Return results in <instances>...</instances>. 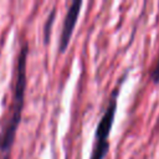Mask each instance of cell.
Returning <instances> with one entry per match:
<instances>
[{"label": "cell", "instance_id": "1", "mask_svg": "<svg viewBox=\"0 0 159 159\" xmlns=\"http://www.w3.org/2000/svg\"><path fill=\"white\" fill-rule=\"evenodd\" d=\"M29 55V43L24 41L17 55L16 70H15V82L12 89V98L6 113L5 123L0 132V159H9L16 130L21 120L22 108L25 103V92H26V63Z\"/></svg>", "mask_w": 159, "mask_h": 159}, {"label": "cell", "instance_id": "2", "mask_svg": "<svg viewBox=\"0 0 159 159\" xmlns=\"http://www.w3.org/2000/svg\"><path fill=\"white\" fill-rule=\"evenodd\" d=\"M119 92V86H117L114 88V91L112 92L111 99L108 102V106L103 113V116L101 117L97 128H96V133H94V145H93V150L91 154L89 159H103L108 150H109V142H108V135L111 133L113 122H114V116H116V111H117V96Z\"/></svg>", "mask_w": 159, "mask_h": 159}, {"label": "cell", "instance_id": "3", "mask_svg": "<svg viewBox=\"0 0 159 159\" xmlns=\"http://www.w3.org/2000/svg\"><path fill=\"white\" fill-rule=\"evenodd\" d=\"M81 6H82L81 0L72 1V4L70 5V7H68V10L65 15L62 31H61V35H60V45H58V51L60 52H65L68 43H70V40H71V36L73 34L75 26L77 24V19H78L80 11H81Z\"/></svg>", "mask_w": 159, "mask_h": 159}, {"label": "cell", "instance_id": "4", "mask_svg": "<svg viewBox=\"0 0 159 159\" xmlns=\"http://www.w3.org/2000/svg\"><path fill=\"white\" fill-rule=\"evenodd\" d=\"M55 15H56V10L52 9L46 22H45V27H43V37H45V43L48 42L50 40V34H51V27H52V24H53V20H55Z\"/></svg>", "mask_w": 159, "mask_h": 159}, {"label": "cell", "instance_id": "5", "mask_svg": "<svg viewBox=\"0 0 159 159\" xmlns=\"http://www.w3.org/2000/svg\"><path fill=\"white\" fill-rule=\"evenodd\" d=\"M150 78L153 80L154 83H159V53H158V57H157V62L150 72Z\"/></svg>", "mask_w": 159, "mask_h": 159}]
</instances>
